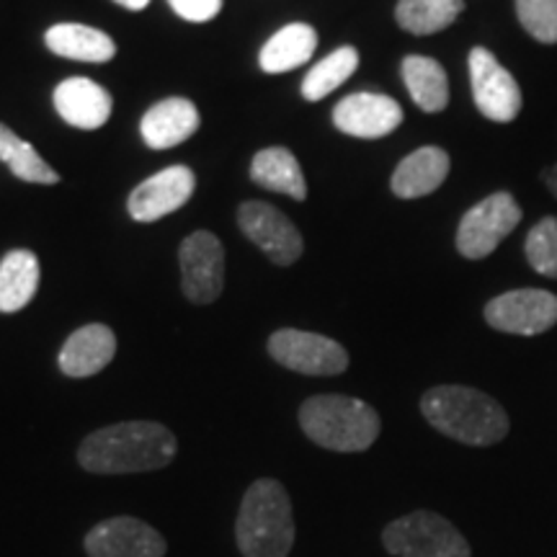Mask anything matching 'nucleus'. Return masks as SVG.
Wrapping results in <instances>:
<instances>
[{
	"label": "nucleus",
	"mask_w": 557,
	"mask_h": 557,
	"mask_svg": "<svg viewBox=\"0 0 557 557\" xmlns=\"http://www.w3.org/2000/svg\"><path fill=\"white\" fill-rule=\"evenodd\" d=\"M178 455L173 431L156 421H122L88 434L78 462L94 475H137L169 468Z\"/></svg>",
	"instance_id": "1"
},
{
	"label": "nucleus",
	"mask_w": 557,
	"mask_h": 557,
	"mask_svg": "<svg viewBox=\"0 0 557 557\" xmlns=\"http://www.w3.org/2000/svg\"><path fill=\"white\" fill-rule=\"evenodd\" d=\"M421 413L438 434L468 447H493L504 442L511 429L498 400L465 385H436L426 389L421 398Z\"/></svg>",
	"instance_id": "2"
},
{
	"label": "nucleus",
	"mask_w": 557,
	"mask_h": 557,
	"mask_svg": "<svg viewBox=\"0 0 557 557\" xmlns=\"http://www.w3.org/2000/svg\"><path fill=\"white\" fill-rule=\"evenodd\" d=\"M297 527L287 487L274 478H261L243 493L235 542L243 557H289Z\"/></svg>",
	"instance_id": "3"
},
{
	"label": "nucleus",
	"mask_w": 557,
	"mask_h": 557,
	"mask_svg": "<svg viewBox=\"0 0 557 557\" xmlns=\"http://www.w3.org/2000/svg\"><path fill=\"white\" fill-rule=\"evenodd\" d=\"M305 436L329 451H367L377 442L382 421L369 403L348 395H312L299 406Z\"/></svg>",
	"instance_id": "4"
},
{
	"label": "nucleus",
	"mask_w": 557,
	"mask_h": 557,
	"mask_svg": "<svg viewBox=\"0 0 557 557\" xmlns=\"http://www.w3.org/2000/svg\"><path fill=\"white\" fill-rule=\"evenodd\" d=\"M382 545L395 557H472L459 529L434 511H413L389 521Z\"/></svg>",
	"instance_id": "5"
},
{
	"label": "nucleus",
	"mask_w": 557,
	"mask_h": 557,
	"mask_svg": "<svg viewBox=\"0 0 557 557\" xmlns=\"http://www.w3.org/2000/svg\"><path fill=\"white\" fill-rule=\"evenodd\" d=\"M521 222V207L513 194L496 191L465 212L457 227V250L468 261H480L496 250Z\"/></svg>",
	"instance_id": "6"
},
{
	"label": "nucleus",
	"mask_w": 557,
	"mask_h": 557,
	"mask_svg": "<svg viewBox=\"0 0 557 557\" xmlns=\"http://www.w3.org/2000/svg\"><path fill=\"white\" fill-rule=\"evenodd\" d=\"M267 348L276 364L308 377H336L348 369L346 348L320 333L282 329L271 333Z\"/></svg>",
	"instance_id": "7"
},
{
	"label": "nucleus",
	"mask_w": 557,
	"mask_h": 557,
	"mask_svg": "<svg viewBox=\"0 0 557 557\" xmlns=\"http://www.w3.org/2000/svg\"><path fill=\"white\" fill-rule=\"evenodd\" d=\"M470 86L475 107L485 120L508 124L521 111V88L517 78L496 60L485 47H472L470 58Z\"/></svg>",
	"instance_id": "8"
},
{
	"label": "nucleus",
	"mask_w": 557,
	"mask_h": 557,
	"mask_svg": "<svg viewBox=\"0 0 557 557\" xmlns=\"http://www.w3.org/2000/svg\"><path fill=\"white\" fill-rule=\"evenodd\" d=\"M181 289L194 305H212L225 289V248L218 235L199 230L181 243Z\"/></svg>",
	"instance_id": "9"
},
{
	"label": "nucleus",
	"mask_w": 557,
	"mask_h": 557,
	"mask_svg": "<svg viewBox=\"0 0 557 557\" xmlns=\"http://www.w3.org/2000/svg\"><path fill=\"white\" fill-rule=\"evenodd\" d=\"M485 323L511 336H540L557 323V295L547 289H513L485 305Z\"/></svg>",
	"instance_id": "10"
},
{
	"label": "nucleus",
	"mask_w": 557,
	"mask_h": 557,
	"mask_svg": "<svg viewBox=\"0 0 557 557\" xmlns=\"http://www.w3.org/2000/svg\"><path fill=\"white\" fill-rule=\"evenodd\" d=\"M238 225L246 238L261 248L276 267H292L305 250V240L287 214L267 201H246L238 209Z\"/></svg>",
	"instance_id": "11"
},
{
	"label": "nucleus",
	"mask_w": 557,
	"mask_h": 557,
	"mask_svg": "<svg viewBox=\"0 0 557 557\" xmlns=\"http://www.w3.org/2000/svg\"><path fill=\"white\" fill-rule=\"evenodd\" d=\"M88 557H165L169 542L156 527L137 517H111L83 540Z\"/></svg>",
	"instance_id": "12"
},
{
	"label": "nucleus",
	"mask_w": 557,
	"mask_h": 557,
	"mask_svg": "<svg viewBox=\"0 0 557 557\" xmlns=\"http://www.w3.org/2000/svg\"><path fill=\"white\" fill-rule=\"evenodd\" d=\"M197 189L194 171L186 165H171V169L145 178L135 191L129 194L127 209L129 218L137 222H158L165 214L178 212Z\"/></svg>",
	"instance_id": "13"
},
{
	"label": "nucleus",
	"mask_w": 557,
	"mask_h": 557,
	"mask_svg": "<svg viewBox=\"0 0 557 557\" xmlns=\"http://www.w3.org/2000/svg\"><path fill=\"white\" fill-rule=\"evenodd\" d=\"M403 122V109L385 94H351L333 109L338 132L359 139H380L395 132Z\"/></svg>",
	"instance_id": "14"
},
{
	"label": "nucleus",
	"mask_w": 557,
	"mask_h": 557,
	"mask_svg": "<svg viewBox=\"0 0 557 557\" xmlns=\"http://www.w3.org/2000/svg\"><path fill=\"white\" fill-rule=\"evenodd\" d=\"M116 357V336L109 325L90 323L83 325L75 333H70L65 344L60 348V372L65 377H94L103 372Z\"/></svg>",
	"instance_id": "15"
},
{
	"label": "nucleus",
	"mask_w": 557,
	"mask_h": 557,
	"mask_svg": "<svg viewBox=\"0 0 557 557\" xmlns=\"http://www.w3.org/2000/svg\"><path fill=\"white\" fill-rule=\"evenodd\" d=\"M199 109L189 99L173 96V99L158 101L156 107L145 111L143 122H139V132H143L148 148L169 150L186 143L199 129Z\"/></svg>",
	"instance_id": "16"
},
{
	"label": "nucleus",
	"mask_w": 557,
	"mask_h": 557,
	"mask_svg": "<svg viewBox=\"0 0 557 557\" xmlns=\"http://www.w3.org/2000/svg\"><path fill=\"white\" fill-rule=\"evenodd\" d=\"M54 109L70 127L99 129L109 122L111 103L109 90L88 78H67L54 88Z\"/></svg>",
	"instance_id": "17"
},
{
	"label": "nucleus",
	"mask_w": 557,
	"mask_h": 557,
	"mask_svg": "<svg viewBox=\"0 0 557 557\" xmlns=\"http://www.w3.org/2000/svg\"><path fill=\"white\" fill-rule=\"evenodd\" d=\"M451 160L447 150L436 148V145H426L410 152L398 163L389 178V189L398 199H421L434 194L438 186L449 176Z\"/></svg>",
	"instance_id": "18"
},
{
	"label": "nucleus",
	"mask_w": 557,
	"mask_h": 557,
	"mask_svg": "<svg viewBox=\"0 0 557 557\" xmlns=\"http://www.w3.org/2000/svg\"><path fill=\"white\" fill-rule=\"evenodd\" d=\"M250 178L267 191L287 194L295 201L308 199V181H305L302 165L287 148H267L256 152L253 163H250Z\"/></svg>",
	"instance_id": "19"
},
{
	"label": "nucleus",
	"mask_w": 557,
	"mask_h": 557,
	"mask_svg": "<svg viewBox=\"0 0 557 557\" xmlns=\"http://www.w3.org/2000/svg\"><path fill=\"white\" fill-rule=\"evenodd\" d=\"M318 50V34L310 24H289L261 47L259 65L263 73L278 75L302 67Z\"/></svg>",
	"instance_id": "20"
},
{
	"label": "nucleus",
	"mask_w": 557,
	"mask_h": 557,
	"mask_svg": "<svg viewBox=\"0 0 557 557\" xmlns=\"http://www.w3.org/2000/svg\"><path fill=\"white\" fill-rule=\"evenodd\" d=\"M50 52L78 62H109L116 54L114 39L107 32L86 24H54L45 34Z\"/></svg>",
	"instance_id": "21"
},
{
	"label": "nucleus",
	"mask_w": 557,
	"mask_h": 557,
	"mask_svg": "<svg viewBox=\"0 0 557 557\" xmlns=\"http://www.w3.org/2000/svg\"><path fill=\"white\" fill-rule=\"evenodd\" d=\"M403 83H406L410 99L426 114H438L449 103V81L444 67L436 60L423 54H408L400 65Z\"/></svg>",
	"instance_id": "22"
},
{
	"label": "nucleus",
	"mask_w": 557,
	"mask_h": 557,
	"mask_svg": "<svg viewBox=\"0 0 557 557\" xmlns=\"http://www.w3.org/2000/svg\"><path fill=\"white\" fill-rule=\"evenodd\" d=\"M39 259L32 250H11L0 261V312H18L37 297Z\"/></svg>",
	"instance_id": "23"
},
{
	"label": "nucleus",
	"mask_w": 557,
	"mask_h": 557,
	"mask_svg": "<svg viewBox=\"0 0 557 557\" xmlns=\"http://www.w3.org/2000/svg\"><path fill=\"white\" fill-rule=\"evenodd\" d=\"M465 11V0H398L395 21L403 32L429 37L449 29Z\"/></svg>",
	"instance_id": "24"
},
{
	"label": "nucleus",
	"mask_w": 557,
	"mask_h": 557,
	"mask_svg": "<svg viewBox=\"0 0 557 557\" xmlns=\"http://www.w3.org/2000/svg\"><path fill=\"white\" fill-rule=\"evenodd\" d=\"M0 160L13 171V176L26 181V184H60L58 171L47 165L45 158L29 143H24L16 132L5 127V124H0Z\"/></svg>",
	"instance_id": "25"
},
{
	"label": "nucleus",
	"mask_w": 557,
	"mask_h": 557,
	"mask_svg": "<svg viewBox=\"0 0 557 557\" xmlns=\"http://www.w3.org/2000/svg\"><path fill=\"white\" fill-rule=\"evenodd\" d=\"M359 52L354 47H338L329 58L320 60L315 67L305 75L302 96L308 101H323L333 90L344 86V83L357 73Z\"/></svg>",
	"instance_id": "26"
},
{
	"label": "nucleus",
	"mask_w": 557,
	"mask_h": 557,
	"mask_svg": "<svg viewBox=\"0 0 557 557\" xmlns=\"http://www.w3.org/2000/svg\"><path fill=\"white\" fill-rule=\"evenodd\" d=\"M524 253L529 267L547 278H557V218H542L529 230Z\"/></svg>",
	"instance_id": "27"
},
{
	"label": "nucleus",
	"mask_w": 557,
	"mask_h": 557,
	"mask_svg": "<svg viewBox=\"0 0 557 557\" xmlns=\"http://www.w3.org/2000/svg\"><path fill=\"white\" fill-rule=\"evenodd\" d=\"M517 18L540 45H557V0H517Z\"/></svg>",
	"instance_id": "28"
},
{
	"label": "nucleus",
	"mask_w": 557,
	"mask_h": 557,
	"mask_svg": "<svg viewBox=\"0 0 557 557\" xmlns=\"http://www.w3.org/2000/svg\"><path fill=\"white\" fill-rule=\"evenodd\" d=\"M169 3L181 18L194 21V24L212 21L222 11V0H169Z\"/></svg>",
	"instance_id": "29"
},
{
	"label": "nucleus",
	"mask_w": 557,
	"mask_h": 557,
	"mask_svg": "<svg viewBox=\"0 0 557 557\" xmlns=\"http://www.w3.org/2000/svg\"><path fill=\"white\" fill-rule=\"evenodd\" d=\"M542 181H545L547 191L553 194V197L557 199V163H555V165H549V169L542 171Z\"/></svg>",
	"instance_id": "30"
},
{
	"label": "nucleus",
	"mask_w": 557,
	"mask_h": 557,
	"mask_svg": "<svg viewBox=\"0 0 557 557\" xmlns=\"http://www.w3.org/2000/svg\"><path fill=\"white\" fill-rule=\"evenodd\" d=\"M114 3H120L122 9H127V11H143V9H148L150 0H114Z\"/></svg>",
	"instance_id": "31"
}]
</instances>
